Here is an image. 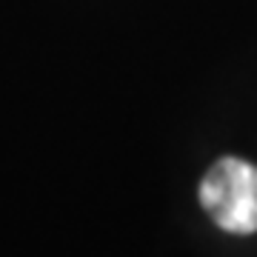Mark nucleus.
<instances>
[{
  "label": "nucleus",
  "instance_id": "1",
  "mask_svg": "<svg viewBox=\"0 0 257 257\" xmlns=\"http://www.w3.org/2000/svg\"><path fill=\"white\" fill-rule=\"evenodd\" d=\"M203 211L229 234L257 231V166L240 157H220L197 189Z\"/></svg>",
  "mask_w": 257,
  "mask_h": 257
}]
</instances>
